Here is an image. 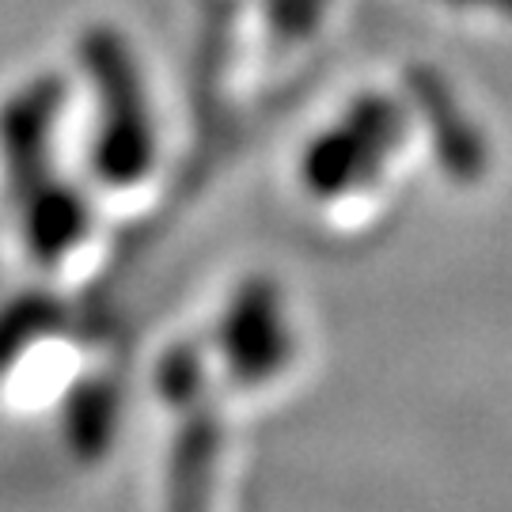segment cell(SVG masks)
Listing matches in <instances>:
<instances>
[{
    "mask_svg": "<svg viewBox=\"0 0 512 512\" xmlns=\"http://www.w3.org/2000/svg\"><path fill=\"white\" fill-rule=\"evenodd\" d=\"M65 84L38 76L0 107V164L27 255L54 266L88 232V205L54 167V126Z\"/></svg>",
    "mask_w": 512,
    "mask_h": 512,
    "instance_id": "1",
    "label": "cell"
},
{
    "mask_svg": "<svg viewBox=\"0 0 512 512\" xmlns=\"http://www.w3.org/2000/svg\"><path fill=\"white\" fill-rule=\"evenodd\" d=\"M80 65L92 80L99 126L92 164L107 186L141 183L156 164V122L145 95V76L114 27H88L80 38Z\"/></svg>",
    "mask_w": 512,
    "mask_h": 512,
    "instance_id": "2",
    "label": "cell"
},
{
    "mask_svg": "<svg viewBox=\"0 0 512 512\" xmlns=\"http://www.w3.org/2000/svg\"><path fill=\"white\" fill-rule=\"evenodd\" d=\"M156 387L175 414L164 482L167 512H209L224 452V414L217 395H209L202 349L194 342L167 346L156 361Z\"/></svg>",
    "mask_w": 512,
    "mask_h": 512,
    "instance_id": "3",
    "label": "cell"
},
{
    "mask_svg": "<svg viewBox=\"0 0 512 512\" xmlns=\"http://www.w3.org/2000/svg\"><path fill=\"white\" fill-rule=\"evenodd\" d=\"M403 137V110L384 95H361L342 114L338 126L315 137L308 148L300 175L311 194L334 198L349 186L372 179V171L384 164V156Z\"/></svg>",
    "mask_w": 512,
    "mask_h": 512,
    "instance_id": "4",
    "label": "cell"
},
{
    "mask_svg": "<svg viewBox=\"0 0 512 512\" xmlns=\"http://www.w3.org/2000/svg\"><path fill=\"white\" fill-rule=\"evenodd\" d=\"M217 346L228 376L239 387H258L274 380L293 357V338L281 308V289L270 277L239 281L228 308L220 315Z\"/></svg>",
    "mask_w": 512,
    "mask_h": 512,
    "instance_id": "5",
    "label": "cell"
},
{
    "mask_svg": "<svg viewBox=\"0 0 512 512\" xmlns=\"http://www.w3.org/2000/svg\"><path fill=\"white\" fill-rule=\"evenodd\" d=\"M118 414H122V399L110 380H99V376L76 380L61 406V433L69 452L80 463H99L114 448Z\"/></svg>",
    "mask_w": 512,
    "mask_h": 512,
    "instance_id": "6",
    "label": "cell"
},
{
    "mask_svg": "<svg viewBox=\"0 0 512 512\" xmlns=\"http://www.w3.org/2000/svg\"><path fill=\"white\" fill-rule=\"evenodd\" d=\"M61 323V308L50 296L23 293L8 308H0V372L16 365L38 338H46Z\"/></svg>",
    "mask_w": 512,
    "mask_h": 512,
    "instance_id": "7",
    "label": "cell"
},
{
    "mask_svg": "<svg viewBox=\"0 0 512 512\" xmlns=\"http://www.w3.org/2000/svg\"><path fill=\"white\" fill-rule=\"evenodd\" d=\"M327 12V0H270V27L281 38H308Z\"/></svg>",
    "mask_w": 512,
    "mask_h": 512,
    "instance_id": "8",
    "label": "cell"
}]
</instances>
